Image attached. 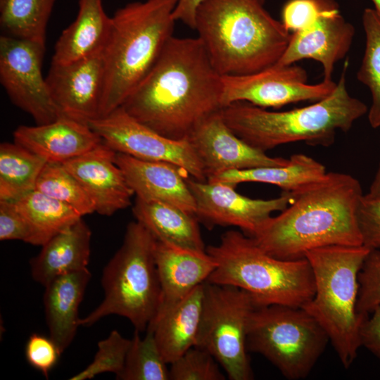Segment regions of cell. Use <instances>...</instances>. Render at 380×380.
I'll return each instance as SVG.
<instances>
[{"instance_id":"b9f144b4","label":"cell","mask_w":380,"mask_h":380,"mask_svg":"<svg viewBox=\"0 0 380 380\" xmlns=\"http://www.w3.org/2000/svg\"><path fill=\"white\" fill-rule=\"evenodd\" d=\"M205 0H178L173 12L175 21H181L191 29L195 28L198 6Z\"/></svg>"},{"instance_id":"74e56055","label":"cell","mask_w":380,"mask_h":380,"mask_svg":"<svg viewBox=\"0 0 380 380\" xmlns=\"http://www.w3.org/2000/svg\"><path fill=\"white\" fill-rule=\"evenodd\" d=\"M357 220L362 245L369 250L380 248V195L363 194Z\"/></svg>"},{"instance_id":"ee69618b","label":"cell","mask_w":380,"mask_h":380,"mask_svg":"<svg viewBox=\"0 0 380 380\" xmlns=\"http://www.w3.org/2000/svg\"><path fill=\"white\" fill-rule=\"evenodd\" d=\"M374 6V11L380 20V0H371Z\"/></svg>"},{"instance_id":"60d3db41","label":"cell","mask_w":380,"mask_h":380,"mask_svg":"<svg viewBox=\"0 0 380 380\" xmlns=\"http://www.w3.org/2000/svg\"><path fill=\"white\" fill-rule=\"evenodd\" d=\"M361 346L380 359V306L363 321L360 329Z\"/></svg>"},{"instance_id":"7a4b0ae2","label":"cell","mask_w":380,"mask_h":380,"mask_svg":"<svg viewBox=\"0 0 380 380\" xmlns=\"http://www.w3.org/2000/svg\"><path fill=\"white\" fill-rule=\"evenodd\" d=\"M291 193L289 205L252 236L267 253L290 260L318 248L362 245L357 211L363 194L356 178L327 172Z\"/></svg>"},{"instance_id":"3957f363","label":"cell","mask_w":380,"mask_h":380,"mask_svg":"<svg viewBox=\"0 0 380 380\" xmlns=\"http://www.w3.org/2000/svg\"><path fill=\"white\" fill-rule=\"evenodd\" d=\"M222 75L255 72L277 63L291 34L265 7V0H205L195 28Z\"/></svg>"},{"instance_id":"e0dca14e","label":"cell","mask_w":380,"mask_h":380,"mask_svg":"<svg viewBox=\"0 0 380 380\" xmlns=\"http://www.w3.org/2000/svg\"><path fill=\"white\" fill-rule=\"evenodd\" d=\"M355 32L354 26L341 15L334 1L312 25L291 34L276 65H289L312 59L322 65L324 80H332L334 65L349 51Z\"/></svg>"},{"instance_id":"d6986e66","label":"cell","mask_w":380,"mask_h":380,"mask_svg":"<svg viewBox=\"0 0 380 380\" xmlns=\"http://www.w3.org/2000/svg\"><path fill=\"white\" fill-rule=\"evenodd\" d=\"M115 163L137 198L168 203L196 215V201L187 183L190 175L184 170L170 163L117 152Z\"/></svg>"},{"instance_id":"8992f818","label":"cell","mask_w":380,"mask_h":380,"mask_svg":"<svg viewBox=\"0 0 380 380\" xmlns=\"http://www.w3.org/2000/svg\"><path fill=\"white\" fill-rule=\"evenodd\" d=\"M206 252L216 262L207 282L241 289L253 297L257 307H302L314 296V277L305 258H275L242 232L227 231Z\"/></svg>"},{"instance_id":"9a60e30c","label":"cell","mask_w":380,"mask_h":380,"mask_svg":"<svg viewBox=\"0 0 380 380\" xmlns=\"http://www.w3.org/2000/svg\"><path fill=\"white\" fill-rule=\"evenodd\" d=\"M187 139L198 157L207 180L229 170L286 165L243 141L228 127L221 110L201 121Z\"/></svg>"},{"instance_id":"7c38bea8","label":"cell","mask_w":380,"mask_h":380,"mask_svg":"<svg viewBox=\"0 0 380 380\" xmlns=\"http://www.w3.org/2000/svg\"><path fill=\"white\" fill-rule=\"evenodd\" d=\"M103 141L117 153L151 161L172 163L191 177L207 181L203 165L187 139L167 138L137 121L120 106L88 122Z\"/></svg>"},{"instance_id":"52a82bcc","label":"cell","mask_w":380,"mask_h":380,"mask_svg":"<svg viewBox=\"0 0 380 380\" xmlns=\"http://www.w3.org/2000/svg\"><path fill=\"white\" fill-rule=\"evenodd\" d=\"M369 249L362 246H329L305 254L315 283L313 297L302 306L327 332L343 367L361 347L360 329L368 315L357 311L358 274Z\"/></svg>"},{"instance_id":"44dd1931","label":"cell","mask_w":380,"mask_h":380,"mask_svg":"<svg viewBox=\"0 0 380 380\" xmlns=\"http://www.w3.org/2000/svg\"><path fill=\"white\" fill-rule=\"evenodd\" d=\"M154 258L161 287L158 309L175 304L207 281L216 267L206 251H191L158 240Z\"/></svg>"},{"instance_id":"4dcf8cb0","label":"cell","mask_w":380,"mask_h":380,"mask_svg":"<svg viewBox=\"0 0 380 380\" xmlns=\"http://www.w3.org/2000/svg\"><path fill=\"white\" fill-rule=\"evenodd\" d=\"M365 48L357 80L367 86L372 96L368 120L374 129L380 127V20L373 8H365L362 14Z\"/></svg>"},{"instance_id":"1f68e13d","label":"cell","mask_w":380,"mask_h":380,"mask_svg":"<svg viewBox=\"0 0 380 380\" xmlns=\"http://www.w3.org/2000/svg\"><path fill=\"white\" fill-rule=\"evenodd\" d=\"M135 330L131 339L125 365L116 376L120 380H169L170 369L151 331L141 338Z\"/></svg>"},{"instance_id":"277c9868","label":"cell","mask_w":380,"mask_h":380,"mask_svg":"<svg viewBox=\"0 0 380 380\" xmlns=\"http://www.w3.org/2000/svg\"><path fill=\"white\" fill-rule=\"evenodd\" d=\"M345 64L334 91L315 103L285 111H269L246 102L231 103L221 110L224 120L235 134L263 151L289 143L331 145L337 131L346 132L367 111L352 96L346 84Z\"/></svg>"},{"instance_id":"f1b7e54d","label":"cell","mask_w":380,"mask_h":380,"mask_svg":"<svg viewBox=\"0 0 380 380\" xmlns=\"http://www.w3.org/2000/svg\"><path fill=\"white\" fill-rule=\"evenodd\" d=\"M46 163L15 142L0 145V200L15 201L35 190Z\"/></svg>"},{"instance_id":"d6a6232c","label":"cell","mask_w":380,"mask_h":380,"mask_svg":"<svg viewBox=\"0 0 380 380\" xmlns=\"http://www.w3.org/2000/svg\"><path fill=\"white\" fill-rule=\"evenodd\" d=\"M35 190L69 205L82 217L95 213L94 205L83 186L62 163H46Z\"/></svg>"},{"instance_id":"7bdbcfd3","label":"cell","mask_w":380,"mask_h":380,"mask_svg":"<svg viewBox=\"0 0 380 380\" xmlns=\"http://www.w3.org/2000/svg\"><path fill=\"white\" fill-rule=\"evenodd\" d=\"M367 194L371 196L380 195V164Z\"/></svg>"},{"instance_id":"8d00e7d4","label":"cell","mask_w":380,"mask_h":380,"mask_svg":"<svg viewBox=\"0 0 380 380\" xmlns=\"http://www.w3.org/2000/svg\"><path fill=\"white\" fill-rule=\"evenodd\" d=\"M334 0H287L281 11V22L289 32L312 25Z\"/></svg>"},{"instance_id":"ffe728a7","label":"cell","mask_w":380,"mask_h":380,"mask_svg":"<svg viewBox=\"0 0 380 380\" xmlns=\"http://www.w3.org/2000/svg\"><path fill=\"white\" fill-rule=\"evenodd\" d=\"M14 142L46 163H63L91 150L103 141L87 124L66 117L35 126L20 125Z\"/></svg>"},{"instance_id":"7402d4cb","label":"cell","mask_w":380,"mask_h":380,"mask_svg":"<svg viewBox=\"0 0 380 380\" xmlns=\"http://www.w3.org/2000/svg\"><path fill=\"white\" fill-rule=\"evenodd\" d=\"M204 283L175 304L159 308L146 330L152 331L158 348L170 364L195 346L201 322Z\"/></svg>"},{"instance_id":"836d02e7","label":"cell","mask_w":380,"mask_h":380,"mask_svg":"<svg viewBox=\"0 0 380 380\" xmlns=\"http://www.w3.org/2000/svg\"><path fill=\"white\" fill-rule=\"evenodd\" d=\"M130 343L131 339L125 338L118 331H112L106 338L98 343V350L91 363L70 379H89L105 372L117 376L123 369Z\"/></svg>"},{"instance_id":"5bb4252c","label":"cell","mask_w":380,"mask_h":380,"mask_svg":"<svg viewBox=\"0 0 380 380\" xmlns=\"http://www.w3.org/2000/svg\"><path fill=\"white\" fill-rule=\"evenodd\" d=\"M187 183L194 197L196 216L211 227L234 226L252 237L274 212L282 211L293 200L291 192L271 199L251 198L239 194L234 186L201 182L191 177Z\"/></svg>"},{"instance_id":"cb8c5ba5","label":"cell","mask_w":380,"mask_h":380,"mask_svg":"<svg viewBox=\"0 0 380 380\" xmlns=\"http://www.w3.org/2000/svg\"><path fill=\"white\" fill-rule=\"evenodd\" d=\"M89 270L65 274L51 281L43 297L50 337L63 353L78 328V308L91 279Z\"/></svg>"},{"instance_id":"ab89813d","label":"cell","mask_w":380,"mask_h":380,"mask_svg":"<svg viewBox=\"0 0 380 380\" xmlns=\"http://www.w3.org/2000/svg\"><path fill=\"white\" fill-rule=\"evenodd\" d=\"M27 222L13 201L0 200V240H20L30 243Z\"/></svg>"},{"instance_id":"603a6c76","label":"cell","mask_w":380,"mask_h":380,"mask_svg":"<svg viewBox=\"0 0 380 380\" xmlns=\"http://www.w3.org/2000/svg\"><path fill=\"white\" fill-rule=\"evenodd\" d=\"M91 232L81 218L59 232L30 260L33 279L44 286L55 278L87 268Z\"/></svg>"},{"instance_id":"4316f807","label":"cell","mask_w":380,"mask_h":380,"mask_svg":"<svg viewBox=\"0 0 380 380\" xmlns=\"http://www.w3.org/2000/svg\"><path fill=\"white\" fill-rule=\"evenodd\" d=\"M326 173L325 167L313 158L295 154L286 165L229 170L207 181L234 186L243 182H260L277 186L283 191L295 192Z\"/></svg>"},{"instance_id":"2e32d148","label":"cell","mask_w":380,"mask_h":380,"mask_svg":"<svg viewBox=\"0 0 380 380\" xmlns=\"http://www.w3.org/2000/svg\"><path fill=\"white\" fill-rule=\"evenodd\" d=\"M103 50L70 63H51L46 80L60 116L87 125L99 118Z\"/></svg>"},{"instance_id":"484cf974","label":"cell","mask_w":380,"mask_h":380,"mask_svg":"<svg viewBox=\"0 0 380 380\" xmlns=\"http://www.w3.org/2000/svg\"><path fill=\"white\" fill-rule=\"evenodd\" d=\"M132 212L156 240L191 251H206L195 215L168 203L138 198Z\"/></svg>"},{"instance_id":"4fadbf2b","label":"cell","mask_w":380,"mask_h":380,"mask_svg":"<svg viewBox=\"0 0 380 380\" xmlns=\"http://www.w3.org/2000/svg\"><path fill=\"white\" fill-rule=\"evenodd\" d=\"M223 108L246 102L260 108H281L300 101H317L329 96L336 82L308 83L306 70L296 64H276L241 75H222Z\"/></svg>"},{"instance_id":"83f0119b","label":"cell","mask_w":380,"mask_h":380,"mask_svg":"<svg viewBox=\"0 0 380 380\" xmlns=\"http://www.w3.org/2000/svg\"><path fill=\"white\" fill-rule=\"evenodd\" d=\"M27 222L30 243L43 246L82 217L69 205L34 190L14 201Z\"/></svg>"},{"instance_id":"6da1fadb","label":"cell","mask_w":380,"mask_h":380,"mask_svg":"<svg viewBox=\"0 0 380 380\" xmlns=\"http://www.w3.org/2000/svg\"><path fill=\"white\" fill-rule=\"evenodd\" d=\"M222 89V75L201 39L172 36L122 107L160 134L182 140L204 118L223 108Z\"/></svg>"},{"instance_id":"9c48e42d","label":"cell","mask_w":380,"mask_h":380,"mask_svg":"<svg viewBox=\"0 0 380 380\" xmlns=\"http://www.w3.org/2000/svg\"><path fill=\"white\" fill-rule=\"evenodd\" d=\"M329 336L302 307H257L250 319L246 347L259 353L289 380L305 379L324 352Z\"/></svg>"},{"instance_id":"5b68a950","label":"cell","mask_w":380,"mask_h":380,"mask_svg":"<svg viewBox=\"0 0 380 380\" xmlns=\"http://www.w3.org/2000/svg\"><path fill=\"white\" fill-rule=\"evenodd\" d=\"M178 0L133 1L112 18L103 50L104 84L100 116L122 106L151 71L173 36Z\"/></svg>"},{"instance_id":"30bf717a","label":"cell","mask_w":380,"mask_h":380,"mask_svg":"<svg viewBox=\"0 0 380 380\" xmlns=\"http://www.w3.org/2000/svg\"><path fill=\"white\" fill-rule=\"evenodd\" d=\"M256 308L253 297L241 289L204 283L195 346L210 353L231 380L253 378L246 338L250 319Z\"/></svg>"},{"instance_id":"f546056e","label":"cell","mask_w":380,"mask_h":380,"mask_svg":"<svg viewBox=\"0 0 380 380\" xmlns=\"http://www.w3.org/2000/svg\"><path fill=\"white\" fill-rule=\"evenodd\" d=\"M57 0H0V25L6 35L45 43Z\"/></svg>"},{"instance_id":"ac0fdd59","label":"cell","mask_w":380,"mask_h":380,"mask_svg":"<svg viewBox=\"0 0 380 380\" xmlns=\"http://www.w3.org/2000/svg\"><path fill=\"white\" fill-rule=\"evenodd\" d=\"M116 152L100 143L91 150L63 163L91 200L95 212L110 216L131 205L134 195L115 163Z\"/></svg>"},{"instance_id":"8fae6325","label":"cell","mask_w":380,"mask_h":380,"mask_svg":"<svg viewBox=\"0 0 380 380\" xmlns=\"http://www.w3.org/2000/svg\"><path fill=\"white\" fill-rule=\"evenodd\" d=\"M45 43L9 35L0 37V82L12 103L37 125L60 117L42 75Z\"/></svg>"},{"instance_id":"ba28073f","label":"cell","mask_w":380,"mask_h":380,"mask_svg":"<svg viewBox=\"0 0 380 380\" xmlns=\"http://www.w3.org/2000/svg\"><path fill=\"white\" fill-rule=\"evenodd\" d=\"M156 239L138 221L129 222L123 242L103 269L104 298L79 326L90 327L101 318L117 315L128 319L136 331L147 329L161 300L154 258Z\"/></svg>"},{"instance_id":"d4e9b609","label":"cell","mask_w":380,"mask_h":380,"mask_svg":"<svg viewBox=\"0 0 380 380\" xmlns=\"http://www.w3.org/2000/svg\"><path fill=\"white\" fill-rule=\"evenodd\" d=\"M111 27L102 0H79L76 18L57 40L51 63H70L103 50Z\"/></svg>"},{"instance_id":"d590c367","label":"cell","mask_w":380,"mask_h":380,"mask_svg":"<svg viewBox=\"0 0 380 380\" xmlns=\"http://www.w3.org/2000/svg\"><path fill=\"white\" fill-rule=\"evenodd\" d=\"M357 311L370 315L380 306V248L369 250L358 274Z\"/></svg>"},{"instance_id":"e575fe53","label":"cell","mask_w":380,"mask_h":380,"mask_svg":"<svg viewBox=\"0 0 380 380\" xmlns=\"http://www.w3.org/2000/svg\"><path fill=\"white\" fill-rule=\"evenodd\" d=\"M218 362L205 350L193 346L170 363L171 380H224Z\"/></svg>"},{"instance_id":"f35d334b","label":"cell","mask_w":380,"mask_h":380,"mask_svg":"<svg viewBox=\"0 0 380 380\" xmlns=\"http://www.w3.org/2000/svg\"><path fill=\"white\" fill-rule=\"evenodd\" d=\"M25 353L28 363L48 378L62 353L50 336L34 333L27 341Z\"/></svg>"}]
</instances>
